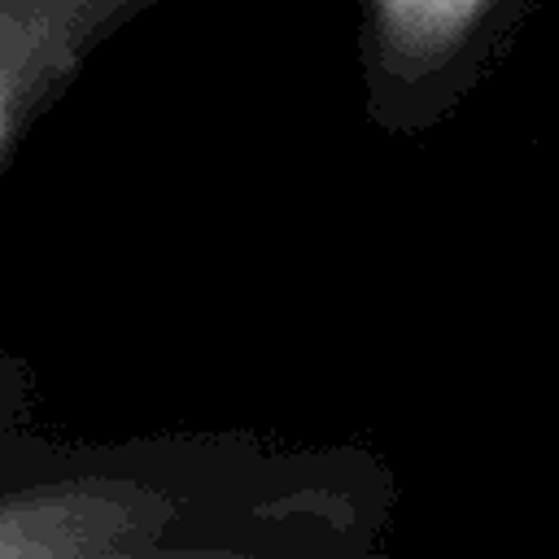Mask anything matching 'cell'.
Instances as JSON below:
<instances>
[{"label": "cell", "instance_id": "obj_2", "mask_svg": "<svg viewBox=\"0 0 559 559\" xmlns=\"http://www.w3.org/2000/svg\"><path fill=\"white\" fill-rule=\"evenodd\" d=\"M542 0H358L362 114L384 140L450 122L498 74Z\"/></svg>", "mask_w": 559, "mask_h": 559}, {"label": "cell", "instance_id": "obj_3", "mask_svg": "<svg viewBox=\"0 0 559 559\" xmlns=\"http://www.w3.org/2000/svg\"><path fill=\"white\" fill-rule=\"evenodd\" d=\"M166 4L175 0H0V175L87 61Z\"/></svg>", "mask_w": 559, "mask_h": 559}, {"label": "cell", "instance_id": "obj_4", "mask_svg": "<svg viewBox=\"0 0 559 559\" xmlns=\"http://www.w3.org/2000/svg\"><path fill=\"white\" fill-rule=\"evenodd\" d=\"M35 393H39V380H35V367L26 354L0 345V441L31 424V411H35Z\"/></svg>", "mask_w": 559, "mask_h": 559}, {"label": "cell", "instance_id": "obj_1", "mask_svg": "<svg viewBox=\"0 0 559 559\" xmlns=\"http://www.w3.org/2000/svg\"><path fill=\"white\" fill-rule=\"evenodd\" d=\"M393 467L362 445L253 428L0 441V559H367L389 546Z\"/></svg>", "mask_w": 559, "mask_h": 559}]
</instances>
